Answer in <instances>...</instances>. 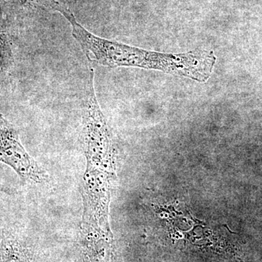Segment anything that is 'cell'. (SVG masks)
I'll use <instances>...</instances> for the list:
<instances>
[{
    "label": "cell",
    "mask_w": 262,
    "mask_h": 262,
    "mask_svg": "<svg viewBox=\"0 0 262 262\" xmlns=\"http://www.w3.org/2000/svg\"><path fill=\"white\" fill-rule=\"evenodd\" d=\"M49 7L69 20L72 26V36L92 63L108 67H139L168 73L173 68L174 60L172 55L145 51L98 37L82 27L65 5L56 0H51Z\"/></svg>",
    "instance_id": "cell-1"
},
{
    "label": "cell",
    "mask_w": 262,
    "mask_h": 262,
    "mask_svg": "<svg viewBox=\"0 0 262 262\" xmlns=\"http://www.w3.org/2000/svg\"><path fill=\"white\" fill-rule=\"evenodd\" d=\"M0 163L13 168L24 182L39 184L48 179L46 172L22 145L18 131L7 120L0 129Z\"/></svg>",
    "instance_id": "cell-2"
},
{
    "label": "cell",
    "mask_w": 262,
    "mask_h": 262,
    "mask_svg": "<svg viewBox=\"0 0 262 262\" xmlns=\"http://www.w3.org/2000/svg\"><path fill=\"white\" fill-rule=\"evenodd\" d=\"M1 262H32V255L13 234H4L1 248Z\"/></svg>",
    "instance_id": "cell-3"
},
{
    "label": "cell",
    "mask_w": 262,
    "mask_h": 262,
    "mask_svg": "<svg viewBox=\"0 0 262 262\" xmlns=\"http://www.w3.org/2000/svg\"><path fill=\"white\" fill-rule=\"evenodd\" d=\"M13 63L11 41L0 18V82H4Z\"/></svg>",
    "instance_id": "cell-4"
},
{
    "label": "cell",
    "mask_w": 262,
    "mask_h": 262,
    "mask_svg": "<svg viewBox=\"0 0 262 262\" xmlns=\"http://www.w3.org/2000/svg\"><path fill=\"white\" fill-rule=\"evenodd\" d=\"M7 1L17 3V4L27 5L32 4V3H36V2L39 1V0H7Z\"/></svg>",
    "instance_id": "cell-5"
},
{
    "label": "cell",
    "mask_w": 262,
    "mask_h": 262,
    "mask_svg": "<svg viewBox=\"0 0 262 262\" xmlns=\"http://www.w3.org/2000/svg\"><path fill=\"white\" fill-rule=\"evenodd\" d=\"M12 192V191L10 190L9 188H7L5 187L3 184H0V193H8V194H10Z\"/></svg>",
    "instance_id": "cell-6"
},
{
    "label": "cell",
    "mask_w": 262,
    "mask_h": 262,
    "mask_svg": "<svg viewBox=\"0 0 262 262\" xmlns=\"http://www.w3.org/2000/svg\"><path fill=\"white\" fill-rule=\"evenodd\" d=\"M6 120L3 117V115L0 114V129H1L2 126H3V124L5 123Z\"/></svg>",
    "instance_id": "cell-7"
}]
</instances>
